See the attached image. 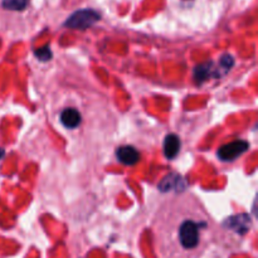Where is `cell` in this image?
<instances>
[{
	"instance_id": "1",
	"label": "cell",
	"mask_w": 258,
	"mask_h": 258,
	"mask_svg": "<svg viewBox=\"0 0 258 258\" xmlns=\"http://www.w3.org/2000/svg\"><path fill=\"white\" fill-rule=\"evenodd\" d=\"M207 228L206 221L188 218L184 219L178 228V239L181 247L185 249H194L201 242L202 229Z\"/></svg>"
},
{
	"instance_id": "2",
	"label": "cell",
	"mask_w": 258,
	"mask_h": 258,
	"mask_svg": "<svg viewBox=\"0 0 258 258\" xmlns=\"http://www.w3.org/2000/svg\"><path fill=\"white\" fill-rule=\"evenodd\" d=\"M100 20V14L92 9H82L73 13L64 23V27L71 29H87Z\"/></svg>"
},
{
	"instance_id": "3",
	"label": "cell",
	"mask_w": 258,
	"mask_h": 258,
	"mask_svg": "<svg viewBox=\"0 0 258 258\" xmlns=\"http://www.w3.org/2000/svg\"><path fill=\"white\" fill-rule=\"evenodd\" d=\"M249 148V144L243 140L232 141V143L223 145L218 150V158L223 161H233L237 158L246 153Z\"/></svg>"
},
{
	"instance_id": "4",
	"label": "cell",
	"mask_w": 258,
	"mask_h": 258,
	"mask_svg": "<svg viewBox=\"0 0 258 258\" xmlns=\"http://www.w3.org/2000/svg\"><path fill=\"white\" fill-rule=\"evenodd\" d=\"M226 228L232 229L236 233L238 234H244L246 232L249 231V227H251V219L249 216L247 214H239V216L231 217V218L227 219L223 224Z\"/></svg>"
},
{
	"instance_id": "5",
	"label": "cell",
	"mask_w": 258,
	"mask_h": 258,
	"mask_svg": "<svg viewBox=\"0 0 258 258\" xmlns=\"http://www.w3.org/2000/svg\"><path fill=\"white\" fill-rule=\"evenodd\" d=\"M116 156H117L121 163L128 166L135 165L139 159H140V154L133 146H121V148H118L117 151H116Z\"/></svg>"
},
{
	"instance_id": "6",
	"label": "cell",
	"mask_w": 258,
	"mask_h": 258,
	"mask_svg": "<svg viewBox=\"0 0 258 258\" xmlns=\"http://www.w3.org/2000/svg\"><path fill=\"white\" fill-rule=\"evenodd\" d=\"M180 151V139L174 134H170L164 141V154L168 159H174Z\"/></svg>"
},
{
	"instance_id": "7",
	"label": "cell",
	"mask_w": 258,
	"mask_h": 258,
	"mask_svg": "<svg viewBox=\"0 0 258 258\" xmlns=\"http://www.w3.org/2000/svg\"><path fill=\"white\" fill-rule=\"evenodd\" d=\"M60 122L67 128H76L81 123V113L76 108H66L60 113Z\"/></svg>"
},
{
	"instance_id": "8",
	"label": "cell",
	"mask_w": 258,
	"mask_h": 258,
	"mask_svg": "<svg viewBox=\"0 0 258 258\" xmlns=\"http://www.w3.org/2000/svg\"><path fill=\"white\" fill-rule=\"evenodd\" d=\"M212 63H204V64H201L198 66V67H196V70H194V78H196V81L198 83H202L203 81H206L207 78L211 76L212 73Z\"/></svg>"
},
{
	"instance_id": "9",
	"label": "cell",
	"mask_w": 258,
	"mask_h": 258,
	"mask_svg": "<svg viewBox=\"0 0 258 258\" xmlns=\"http://www.w3.org/2000/svg\"><path fill=\"white\" fill-rule=\"evenodd\" d=\"M3 8L8 10H24L28 5V0H3Z\"/></svg>"
},
{
	"instance_id": "10",
	"label": "cell",
	"mask_w": 258,
	"mask_h": 258,
	"mask_svg": "<svg viewBox=\"0 0 258 258\" xmlns=\"http://www.w3.org/2000/svg\"><path fill=\"white\" fill-rule=\"evenodd\" d=\"M35 55H37L38 59H39V60H43V62H45V60L50 59V57H52V52H50L49 48L44 47V48H40V49L35 50Z\"/></svg>"
},
{
	"instance_id": "11",
	"label": "cell",
	"mask_w": 258,
	"mask_h": 258,
	"mask_svg": "<svg viewBox=\"0 0 258 258\" xmlns=\"http://www.w3.org/2000/svg\"><path fill=\"white\" fill-rule=\"evenodd\" d=\"M233 63H234L233 58H232L231 55H224V57L221 59V64L223 66L226 70H227V68H231L232 66H233Z\"/></svg>"
}]
</instances>
